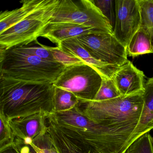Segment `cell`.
Listing matches in <instances>:
<instances>
[{
	"instance_id": "obj_1",
	"label": "cell",
	"mask_w": 153,
	"mask_h": 153,
	"mask_svg": "<svg viewBox=\"0 0 153 153\" xmlns=\"http://www.w3.org/2000/svg\"><path fill=\"white\" fill-rule=\"evenodd\" d=\"M47 121L90 153H123L129 138L97 124L76 106L55 112Z\"/></svg>"
},
{
	"instance_id": "obj_2",
	"label": "cell",
	"mask_w": 153,
	"mask_h": 153,
	"mask_svg": "<svg viewBox=\"0 0 153 153\" xmlns=\"http://www.w3.org/2000/svg\"><path fill=\"white\" fill-rule=\"evenodd\" d=\"M55 86L50 82L23 81L0 75V113L9 121L44 112H55Z\"/></svg>"
},
{
	"instance_id": "obj_3",
	"label": "cell",
	"mask_w": 153,
	"mask_h": 153,
	"mask_svg": "<svg viewBox=\"0 0 153 153\" xmlns=\"http://www.w3.org/2000/svg\"><path fill=\"white\" fill-rule=\"evenodd\" d=\"M143 93L144 91L130 95H121L105 101L79 99L76 108L95 123L130 139L141 115Z\"/></svg>"
},
{
	"instance_id": "obj_4",
	"label": "cell",
	"mask_w": 153,
	"mask_h": 153,
	"mask_svg": "<svg viewBox=\"0 0 153 153\" xmlns=\"http://www.w3.org/2000/svg\"><path fill=\"white\" fill-rule=\"evenodd\" d=\"M0 75L33 82L53 83L66 68L59 62L42 59L19 47L0 49Z\"/></svg>"
},
{
	"instance_id": "obj_5",
	"label": "cell",
	"mask_w": 153,
	"mask_h": 153,
	"mask_svg": "<svg viewBox=\"0 0 153 153\" xmlns=\"http://www.w3.org/2000/svg\"><path fill=\"white\" fill-rule=\"evenodd\" d=\"M61 0H51L45 7L0 34V49L26 46L37 40L50 24Z\"/></svg>"
},
{
	"instance_id": "obj_6",
	"label": "cell",
	"mask_w": 153,
	"mask_h": 153,
	"mask_svg": "<svg viewBox=\"0 0 153 153\" xmlns=\"http://www.w3.org/2000/svg\"><path fill=\"white\" fill-rule=\"evenodd\" d=\"M70 23L113 34L106 18L95 5L93 0H61L50 23Z\"/></svg>"
},
{
	"instance_id": "obj_7",
	"label": "cell",
	"mask_w": 153,
	"mask_h": 153,
	"mask_svg": "<svg viewBox=\"0 0 153 153\" xmlns=\"http://www.w3.org/2000/svg\"><path fill=\"white\" fill-rule=\"evenodd\" d=\"M103 78L92 67L86 64L67 67L53 83L73 93L79 99L94 100Z\"/></svg>"
},
{
	"instance_id": "obj_8",
	"label": "cell",
	"mask_w": 153,
	"mask_h": 153,
	"mask_svg": "<svg viewBox=\"0 0 153 153\" xmlns=\"http://www.w3.org/2000/svg\"><path fill=\"white\" fill-rule=\"evenodd\" d=\"M77 38L81 46L97 60L118 67L129 61L126 47L113 34H90Z\"/></svg>"
},
{
	"instance_id": "obj_9",
	"label": "cell",
	"mask_w": 153,
	"mask_h": 153,
	"mask_svg": "<svg viewBox=\"0 0 153 153\" xmlns=\"http://www.w3.org/2000/svg\"><path fill=\"white\" fill-rule=\"evenodd\" d=\"M115 19L113 34L125 47L141 27L138 0H115Z\"/></svg>"
},
{
	"instance_id": "obj_10",
	"label": "cell",
	"mask_w": 153,
	"mask_h": 153,
	"mask_svg": "<svg viewBox=\"0 0 153 153\" xmlns=\"http://www.w3.org/2000/svg\"><path fill=\"white\" fill-rule=\"evenodd\" d=\"M50 115L42 112L10 121L15 139L29 144L43 137L47 133V120Z\"/></svg>"
},
{
	"instance_id": "obj_11",
	"label": "cell",
	"mask_w": 153,
	"mask_h": 153,
	"mask_svg": "<svg viewBox=\"0 0 153 153\" xmlns=\"http://www.w3.org/2000/svg\"><path fill=\"white\" fill-rule=\"evenodd\" d=\"M145 75L129 60L119 68L113 79L122 96H128L143 92Z\"/></svg>"
},
{
	"instance_id": "obj_12",
	"label": "cell",
	"mask_w": 153,
	"mask_h": 153,
	"mask_svg": "<svg viewBox=\"0 0 153 153\" xmlns=\"http://www.w3.org/2000/svg\"><path fill=\"white\" fill-rule=\"evenodd\" d=\"M103 33L97 29L70 23H50L40 37H44L59 45L63 41L82 36Z\"/></svg>"
},
{
	"instance_id": "obj_13",
	"label": "cell",
	"mask_w": 153,
	"mask_h": 153,
	"mask_svg": "<svg viewBox=\"0 0 153 153\" xmlns=\"http://www.w3.org/2000/svg\"><path fill=\"white\" fill-rule=\"evenodd\" d=\"M57 46L64 51L81 59L86 64L95 69L103 78L113 79L120 68L96 59L81 46L77 38L63 41Z\"/></svg>"
},
{
	"instance_id": "obj_14",
	"label": "cell",
	"mask_w": 153,
	"mask_h": 153,
	"mask_svg": "<svg viewBox=\"0 0 153 153\" xmlns=\"http://www.w3.org/2000/svg\"><path fill=\"white\" fill-rule=\"evenodd\" d=\"M143 98L141 115L128 142V147L134 140L153 129V76L145 82Z\"/></svg>"
},
{
	"instance_id": "obj_15",
	"label": "cell",
	"mask_w": 153,
	"mask_h": 153,
	"mask_svg": "<svg viewBox=\"0 0 153 153\" xmlns=\"http://www.w3.org/2000/svg\"><path fill=\"white\" fill-rule=\"evenodd\" d=\"M51 0H25L21 7L0 14V34L15 25L35 11L48 5Z\"/></svg>"
},
{
	"instance_id": "obj_16",
	"label": "cell",
	"mask_w": 153,
	"mask_h": 153,
	"mask_svg": "<svg viewBox=\"0 0 153 153\" xmlns=\"http://www.w3.org/2000/svg\"><path fill=\"white\" fill-rule=\"evenodd\" d=\"M47 133L59 153H90L47 121Z\"/></svg>"
},
{
	"instance_id": "obj_17",
	"label": "cell",
	"mask_w": 153,
	"mask_h": 153,
	"mask_svg": "<svg viewBox=\"0 0 153 153\" xmlns=\"http://www.w3.org/2000/svg\"><path fill=\"white\" fill-rule=\"evenodd\" d=\"M128 56L134 57L153 53V39L147 30L140 27L126 47Z\"/></svg>"
},
{
	"instance_id": "obj_18",
	"label": "cell",
	"mask_w": 153,
	"mask_h": 153,
	"mask_svg": "<svg viewBox=\"0 0 153 153\" xmlns=\"http://www.w3.org/2000/svg\"><path fill=\"white\" fill-rule=\"evenodd\" d=\"M79 102V99L73 93L63 88L55 86L54 97L55 112L70 110L76 107Z\"/></svg>"
},
{
	"instance_id": "obj_19",
	"label": "cell",
	"mask_w": 153,
	"mask_h": 153,
	"mask_svg": "<svg viewBox=\"0 0 153 153\" xmlns=\"http://www.w3.org/2000/svg\"><path fill=\"white\" fill-rule=\"evenodd\" d=\"M141 14V27L153 39V0H138Z\"/></svg>"
},
{
	"instance_id": "obj_20",
	"label": "cell",
	"mask_w": 153,
	"mask_h": 153,
	"mask_svg": "<svg viewBox=\"0 0 153 153\" xmlns=\"http://www.w3.org/2000/svg\"><path fill=\"white\" fill-rule=\"evenodd\" d=\"M43 45L45 48L51 52L56 62L62 64L66 68L75 65L86 64L81 59L64 51L59 46L53 47Z\"/></svg>"
},
{
	"instance_id": "obj_21",
	"label": "cell",
	"mask_w": 153,
	"mask_h": 153,
	"mask_svg": "<svg viewBox=\"0 0 153 153\" xmlns=\"http://www.w3.org/2000/svg\"><path fill=\"white\" fill-rule=\"evenodd\" d=\"M123 153H153V138L146 133L131 143Z\"/></svg>"
},
{
	"instance_id": "obj_22",
	"label": "cell",
	"mask_w": 153,
	"mask_h": 153,
	"mask_svg": "<svg viewBox=\"0 0 153 153\" xmlns=\"http://www.w3.org/2000/svg\"><path fill=\"white\" fill-rule=\"evenodd\" d=\"M121 96L113 79L102 78L100 89L94 101H102L116 98Z\"/></svg>"
},
{
	"instance_id": "obj_23",
	"label": "cell",
	"mask_w": 153,
	"mask_h": 153,
	"mask_svg": "<svg viewBox=\"0 0 153 153\" xmlns=\"http://www.w3.org/2000/svg\"><path fill=\"white\" fill-rule=\"evenodd\" d=\"M0 150H1L12 145L16 137L10 127V121L1 113H0Z\"/></svg>"
},
{
	"instance_id": "obj_24",
	"label": "cell",
	"mask_w": 153,
	"mask_h": 153,
	"mask_svg": "<svg viewBox=\"0 0 153 153\" xmlns=\"http://www.w3.org/2000/svg\"><path fill=\"white\" fill-rule=\"evenodd\" d=\"M93 1L103 15L108 19L113 30L115 19V1L93 0Z\"/></svg>"
},
{
	"instance_id": "obj_25",
	"label": "cell",
	"mask_w": 153,
	"mask_h": 153,
	"mask_svg": "<svg viewBox=\"0 0 153 153\" xmlns=\"http://www.w3.org/2000/svg\"><path fill=\"white\" fill-rule=\"evenodd\" d=\"M38 44L39 46L32 45V44H30L26 46H20L19 47L22 51L33 54L42 59L48 61L56 62L51 52L45 48L43 45L41 44L39 42Z\"/></svg>"
},
{
	"instance_id": "obj_26",
	"label": "cell",
	"mask_w": 153,
	"mask_h": 153,
	"mask_svg": "<svg viewBox=\"0 0 153 153\" xmlns=\"http://www.w3.org/2000/svg\"><path fill=\"white\" fill-rule=\"evenodd\" d=\"M0 153H33L30 146L15 139L12 145L0 150Z\"/></svg>"
},
{
	"instance_id": "obj_27",
	"label": "cell",
	"mask_w": 153,
	"mask_h": 153,
	"mask_svg": "<svg viewBox=\"0 0 153 153\" xmlns=\"http://www.w3.org/2000/svg\"><path fill=\"white\" fill-rule=\"evenodd\" d=\"M49 153H59L55 147L53 146L52 142V144L49 148Z\"/></svg>"
},
{
	"instance_id": "obj_28",
	"label": "cell",
	"mask_w": 153,
	"mask_h": 153,
	"mask_svg": "<svg viewBox=\"0 0 153 153\" xmlns=\"http://www.w3.org/2000/svg\"></svg>"
}]
</instances>
